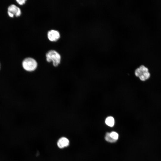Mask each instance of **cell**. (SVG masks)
I'll use <instances>...</instances> for the list:
<instances>
[{
	"instance_id": "obj_1",
	"label": "cell",
	"mask_w": 161,
	"mask_h": 161,
	"mask_svg": "<svg viewBox=\"0 0 161 161\" xmlns=\"http://www.w3.org/2000/svg\"><path fill=\"white\" fill-rule=\"evenodd\" d=\"M22 65L23 69L28 72H32L36 69L38 64L36 61L32 58L27 57L22 61Z\"/></svg>"
},
{
	"instance_id": "obj_2",
	"label": "cell",
	"mask_w": 161,
	"mask_h": 161,
	"mask_svg": "<svg viewBox=\"0 0 161 161\" xmlns=\"http://www.w3.org/2000/svg\"><path fill=\"white\" fill-rule=\"evenodd\" d=\"M46 57L47 61L49 62L52 61L55 66H57L60 63L61 55L55 50L49 51L46 54Z\"/></svg>"
},
{
	"instance_id": "obj_3",
	"label": "cell",
	"mask_w": 161,
	"mask_h": 161,
	"mask_svg": "<svg viewBox=\"0 0 161 161\" xmlns=\"http://www.w3.org/2000/svg\"><path fill=\"white\" fill-rule=\"evenodd\" d=\"M7 13L9 16L13 17L15 16L18 17L21 14V11L20 9L14 4H11L9 5L7 8Z\"/></svg>"
},
{
	"instance_id": "obj_4",
	"label": "cell",
	"mask_w": 161,
	"mask_h": 161,
	"mask_svg": "<svg viewBox=\"0 0 161 161\" xmlns=\"http://www.w3.org/2000/svg\"><path fill=\"white\" fill-rule=\"evenodd\" d=\"M48 39L51 41H55L58 40L60 37V34L57 30H51L47 33Z\"/></svg>"
},
{
	"instance_id": "obj_5",
	"label": "cell",
	"mask_w": 161,
	"mask_h": 161,
	"mask_svg": "<svg viewBox=\"0 0 161 161\" xmlns=\"http://www.w3.org/2000/svg\"><path fill=\"white\" fill-rule=\"evenodd\" d=\"M69 144V140L65 137H62L60 138L57 142L58 147L62 148L68 146Z\"/></svg>"
},
{
	"instance_id": "obj_6",
	"label": "cell",
	"mask_w": 161,
	"mask_h": 161,
	"mask_svg": "<svg viewBox=\"0 0 161 161\" xmlns=\"http://www.w3.org/2000/svg\"><path fill=\"white\" fill-rule=\"evenodd\" d=\"M105 123L107 125L109 126H113L114 124V118L111 116L107 117L106 119Z\"/></svg>"
},
{
	"instance_id": "obj_7",
	"label": "cell",
	"mask_w": 161,
	"mask_h": 161,
	"mask_svg": "<svg viewBox=\"0 0 161 161\" xmlns=\"http://www.w3.org/2000/svg\"><path fill=\"white\" fill-rule=\"evenodd\" d=\"M105 139L107 141L111 143H114L117 141L111 138L109 132L106 133L105 136Z\"/></svg>"
},
{
	"instance_id": "obj_8",
	"label": "cell",
	"mask_w": 161,
	"mask_h": 161,
	"mask_svg": "<svg viewBox=\"0 0 161 161\" xmlns=\"http://www.w3.org/2000/svg\"><path fill=\"white\" fill-rule=\"evenodd\" d=\"M110 137L113 139L117 141L119 135L115 131H112L110 133Z\"/></svg>"
},
{
	"instance_id": "obj_9",
	"label": "cell",
	"mask_w": 161,
	"mask_h": 161,
	"mask_svg": "<svg viewBox=\"0 0 161 161\" xmlns=\"http://www.w3.org/2000/svg\"><path fill=\"white\" fill-rule=\"evenodd\" d=\"M135 74L137 77H139L142 75V73L140 70L139 68H137L135 70Z\"/></svg>"
},
{
	"instance_id": "obj_10",
	"label": "cell",
	"mask_w": 161,
	"mask_h": 161,
	"mask_svg": "<svg viewBox=\"0 0 161 161\" xmlns=\"http://www.w3.org/2000/svg\"><path fill=\"white\" fill-rule=\"evenodd\" d=\"M143 75L145 77L146 80L148 79L150 77V74L149 72H144L143 73Z\"/></svg>"
},
{
	"instance_id": "obj_11",
	"label": "cell",
	"mask_w": 161,
	"mask_h": 161,
	"mask_svg": "<svg viewBox=\"0 0 161 161\" xmlns=\"http://www.w3.org/2000/svg\"><path fill=\"white\" fill-rule=\"evenodd\" d=\"M17 2L20 5H22L25 3L26 0H16Z\"/></svg>"
},
{
	"instance_id": "obj_12",
	"label": "cell",
	"mask_w": 161,
	"mask_h": 161,
	"mask_svg": "<svg viewBox=\"0 0 161 161\" xmlns=\"http://www.w3.org/2000/svg\"><path fill=\"white\" fill-rule=\"evenodd\" d=\"M139 77L140 80L142 81H145L146 80L145 77L142 75L140 76Z\"/></svg>"
},
{
	"instance_id": "obj_13",
	"label": "cell",
	"mask_w": 161,
	"mask_h": 161,
	"mask_svg": "<svg viewBox=\"0 0 161 161\" xmlns=\"http://www.w3.org/2000/svg\"><path fill=\"white\" fill-rule=\"evenodd\" d=\"M0 68H1V64H0Z\"/></svg>"
}]
</instances>
